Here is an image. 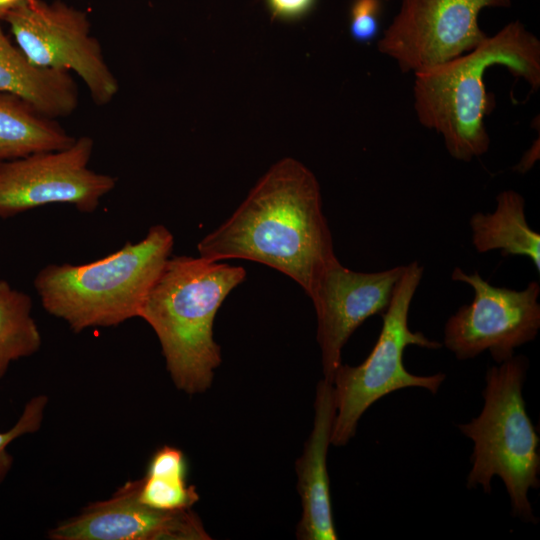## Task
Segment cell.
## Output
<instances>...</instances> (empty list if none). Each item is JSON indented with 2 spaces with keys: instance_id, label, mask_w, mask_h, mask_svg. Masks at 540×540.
Here are the masks:
<instances>
[{
  "instance_id": "obj_10",
  "label": "cell",
  "mask_w": 540,
  "mask_h": 540,
  "mask_svg": "<svg viewBox=\"0 0 540 540\" xmlns=\"http://www.w3.org/2000/svg\"><path fill=\"white\" fill-rule=\"evenodd\" d=\"M512 1L401 0L378 50L402 72L427 70L474 49L487 36L479 25L481 12Z\"/></svg>"
},
{
  "instance_id": "obj_21",
  "label": "cell",
  "mask_w": 540,
  "mask_h": 540,
  "mask_svg": "<svg viewBox=\"0 0 540 540\" xmlns=\"http://www.w3.org/2000/svg\"><path fill=\"white\" fill-rule=\"evenodd\" d=\"M146 474L187 475V463L183 452L172 446H163L151 457Z\"/></svg>"
},
{
  "instance_id": "obj_19",
  "label": "cell",
  "mask_w": 540,
  "mask_h": 540,
  "mask_svg": "<svg viewBox=\"0 0 540 540\" xmlns=\"http://www.w3.org/2000/svg\"><path fill=\"white\" fill-rule=\"evenodd\" d=\"M47 403L46 395L34 396L26 403L15 425L8 431L0 432V483L4 481L13 465V457L7 452V446L16 438L35 433L40 429Z\"/></svg>"
},
{
  "instance_id": "obj_13",
  "label": "cell",
  "mask_w": 540,
  "mask_h": 540,
  "mask_svg": "<svg viewBox=\"0 0 540 540\" xmlns=\"http://www.w3.org/2000/svg\"><path fill=\"white\" fill-rule=\"evenodd\" d=\"M314 408L313 428L303 454L296 462L297 489L302 506L296 535L302 540H336L327 471V452L336 407L332 383L324 378L317 384Z\"/></svg>"
},
{
  "instance_id": "obj_23",
  "label": "cell",
  "mask_w": 540,
  "mask_h": 540,
  "mask_svg": "<svg viewBox=\"0 0 540 540\" xmlns=\"http://www.w3.org/2000/svg\"><path fill=\"white\" fill-rule=\"evenodd\" d=\"M540 141L539 137L532 143L530 148L523 154L519 163L513 168L518 173L524 174L529 171L539 159Z\"/></svg>"
},
{
  "instance_id": "obj_11",
  "label": "cell",
  "mask_w": 540,
  "mask_h": 540,
  "mask_svg": "<svg viewBox=\"0 0 540 540\" xmlns=\"http://www.w3.org/2000/svg\"><path fill=\"white\" fill-rule=\"evenodd\" d=\"M406 265L378 272H358L331 264L309 298L317 317V342L324 379L332 383L342 364V349L354 331L369 317L388 308Z\"/></svg>"
},
{
  "instance_id": "obj_14",
  "label": "cell",
  "mask_w": 540,
  "mask_h": 540,
  "mask_svg": "<svg viewBox=\"0 0 540 540\" xmlns=\"http://www.w3.org/2000/svg\"><path fill=\"white\" fill-rule=\"evenodd\" d=\"M0 92L18 97L54 119L71 115L79 103L71 73L34 65L11 43L1 22Z\"/></svg>"
},
{
  "instance_id": "obj_7",
  "label": "cell",
  "mask_w": 540,
  "mask_h": 540,
  "mask_svg": "<svg viewBox=\"0 0 540 540\" xmlns=\"http://www.w3.org/2000/svg\"><path fill=\"white\" fill-rule=\"evenodd\" d=\"M18 48L34 65L75 73L98 106L110 103L119 82L101 44L92 35L87 13L62 1L34 0L4 20Z\"/></svg>"
},
{
  "instance_id": "obj_6",
  "label": "cell",
  "mask_w": 540,
  "mask_h": 540,
  "mask_svg": "<svg viewBox=\"0 0 540 540\" xmlns=\"http://www.w3.org/2000/svg\"><path fill=\"white\" fill-rule=\"evenodd\" d=\"M424 268L418 261L405 266L393 292L390 304L382 316L378 339L367 358L358 366L341 364L332 379L336 414L331 444L346 445L355 435L364 412L382 397L409 387L425 388L436 394L446 375L428 376L408 372L403 354L410 345L436 350L442 344L431 340L408 325L409 309L421 282Z\"/></svg>"
},
{
  "instance_id": "obj_16",
  "label": "cell",
  "mask_w": 540,
  "mask_h": 540,
  "mask_svg": "<svg viewBox=\"0 0 540 540\" xmlns=\"http://www.w3.org/2000/svg\"><path fill=\"white\" fill-rule=\"evenodd\" d=\"M76 138L22 99L0 92V163L70 146Z\"/></svg>"
},
{
  "instance_id": "obj_15",
  "label": "cell",
  "mask_w": 540,
  "mask_h": 540,
  "mask_svg": "<svg viewBox=\"0 0 540 540\" xmlns=\"http://www.w3.org/2000/svg\"><path fill=\"white\" fill-rule=\"evenodd\" d=\"M469 226L478 253L500 250L504 257L525 256L540 272V235L528 225L525 200L517 191H501L494 211L474 213Z\"/></svg>"
},
{
  "instance_id": "obj_2",
  "label": "cell",
  "mask_w": 540,
  "mask_h": 540,
  "mask_svg": "<svg viewBox=\"0 0 540 540\" xmlns=\"http://www.w3.org/2000/svg\"><path fill=\"white\" fill-rule=\"evenodd\" d=\"M505 66L532 91L540 87V41L519 20L509 22L474 49L415 73L413 106L425 128L443 138L449 155L469 162L485 154L490 137L485 125L489 98L484 76Z\"/></svg>"
},
{
  "instance_id": "obj_4",
  "label": "cell",
  "mask_w": 540,
  "mask_h": 540,
  "mask_svg": "<svg viewBox=\"0 0 540 540\" xmlns=\"http://www.w3.org/2000/svg\"><path fill=\"white\" fill-rule=\"evenodd\" d=\"M174 236L162 224L136 243L83 264H48L33 284L41 305L74 333L115 327L139 317L144 301L171 257Z\"/></svg>"
},
{
  "instance_id": "obj_20",
  "label": "cell",
  "mask_w": 540,
  "mask_h": 540,
  "mask_svg": "<svg viewBox=\"0 0 540 540\" xmlns=\"http://www.w3.org/2000/svg\"><path fill=\"white\" fill-rule=\"evenodd\" d=\"M381 0H353L349 13V31L358 43L371 42L379 32Z\"/></svg>"
},
{
  "instance_id": "obj_8",
  "label": "cell",
  "mask_w": 540,
  "mask_h": 540,
  "mask_svg": "<svg viewBox=\"0 0 540 540\" xmlns=\"http://www.w3.org/2000/svg\"><path fill=\"white\" fill-rule=\"evenodd\" d=\"M453 281L468 284L474 292L444 327V346L458 360L490 352L496 364L514 356L515 349L533 341L540 329V284L531 281L523 290L497 287L475 271L455 267Z\"/></svg>"
},
{
  "instance_id": "obj_17",
  "label": "cell",
  "mask_w": 540,
  "mask_h": 540,
  "mask_svg": "<svg viewBox=\"0 0 540 540\" xmlns=\"http://www.w3.org/2000/svg\"><path fill=\"white\" fill-rule=\"evenodd\" d=\"M31 313V297L0 279V379L12 362L32 356L41 347V334Z\"/></svg>"
},
{
  "instance_id": "obj_3",
  "label": "cell",
  "mask_w": 540,
  "mask_h": 540,
  "mask_svg": "<svg viewBox=\"0 0 540 540\" xmlns=\"http://www.w3.org/2000/svg\"><path fill=\"white\" fill-rule=\"evenodd\" d=\"M246 277L242 266L201 256H171L148 293L139 317L154 330L175 386L205 392L221 363L213 336L218 309Z\"/></svg>"
},
{
  "instance_id": "obj_5",
  "label": "cell",
  "mask_w": 540,
  "mask_h": 540,
  "mask_svg": "<svg viewBox=\"0 0 540 540\" xmlns=\"http://www.w3.org/2000/svg\"><path fill=\"white\" fill-rule=\"evenodd\" d=\"M528 367L524 355L490 366L480 414L457 428L473 442L467 488L481 486L490 493L491 480L498 476L509 495L512 516L537 523L528 495L540 486V441L522 393Z\"/></svg>"
},
{
  "instance_id": "obj_24",
  "label": "cell",
  "mask_w": 540,
  "mask_h": 540,
  "mask_svg": "<svg viewBox=\"0 0 540 540\" xmlns=\"http://www.w3.org/2000/svg\"><path fill=\"white\" fill-rule=\"evenodd\" d=\"M34 0H0V22L15 10L29 4Z\"/></svg>"
},
{
  "instance_id": "obj_9",
  "label": "cell",
  "mask_w": 540,
  "mask_h": 540,
  "mask_svg": "<svg viewBox=\"0 0 540 540\" xmlns=\"http://www.w3.org/2000/svg\"><path fill=\"white\" fill-rule=\"evenodd\" d=\"M94 140L81 136L63 149L0 163V219L51 205L94 212L117 179L89 168Z\"/></svg>"
},
{
  "instance_id": "obj_18",
  "label": "cell",
  "mask_w": 540,
  "mask_h": 540,
  "mask_svg": "<svg viewBox=\"0 0 540 540\" xmlns=\"http://www.w3.org/2000/svg\"><path fill=\"white\" fill-rule=\"evenodd\" d=\"M141 502L160 510L190 509L199 494L193 485H188L186 476L146 474L141 478L139 491Z\"/></svg>"
},
{
  "instance_id": "obj_12",
  "label": "cell",
  "mask_w": 540,
  "mask_h": 540,
  "mask_svg": "<svg viewBox=\"0 0 540 540\" xmlns=\"http://www.w3.org/2000/svg\"><path fill=\"white\" fill-rule=\"evenodd\" d=\"M141 479L128 481L110 498L91 503L48 532L52 540H206L190 509L160 510L139 499Z\"/></svg>"
},
{
  "instance_id": "obj_22",
  "label": "cell",
  "mask_w": 540,
  "mask_h": 540,
  "mask_svg": "<svg viewBox=\"0 0 540 540\" xmlns=\"http://www.w3.org/2000/svg\"><path fill=\"white\" fill-rule=\"evenodd\" d=\"M317 0H265L272 17L282 21H296L311 12Z\"/></svg>"
},
{
  "instance_id": "obj_1",
  "label": "cell",
  "mask_w": 540,
  "mask_h": 540,
  "mask_svg": "<svg viewBox=\"0 0 540 540\" xmlns=\"http://www.w3.org/2000/svg\"><path fill=\"white\" fill-rule=\"evenodd\" d=\"M197 251L214 261L264 264L294 280L308 297L338 261L319 183L293 158L275 163L232 215L198 242Z\"/></svg>"
}]
</instances>
